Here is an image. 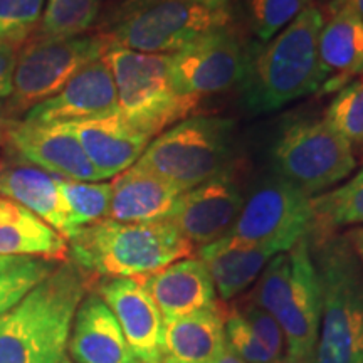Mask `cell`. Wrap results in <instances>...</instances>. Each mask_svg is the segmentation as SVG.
Wrapping results in <instances>:
<instances>
[{
  "label": "cell",
  "instance_id": "cell-1",
  "mask_svg": "<svg viewBox=\"0 0 363 363\" xmlns=\"http://www.w3.org/2000/svg\"><path fill=\"white\" fill-rule=\"evenodd\" d=\"M94 281L72 262H59L12 310L0 316V363H62L72 320Z\"/></svg>",
  "mask_w": 363,
  "mask_h": 363
},
{
  "label": "cell",
  "instance_id": "cell-2",
  "mask_svg": "<svg viewBox=\"0 0 363 363\" xmlns=\"http://www.w3.org/2000/svg\"><path fill=\"white\" fill-rule=\"evenodd\" d=\"M192 252L194 244L169 220L103 219L67 239V259L94 281L145 278Z\"/></svg>",
  "mask_w": 363,
  "mask_h": 363
},
{
  "label": "cell",
  "instance_id": "cell-3",
  "mask_svg": "<svg viewBox=\"0 0 363 363\" xmlns=\"http://www.w3.org/2000/svg\"><path fill=\"white\" fill-rule=\"evenodd\" d=\"M321 27L323 12L310 6L271 40L247 49L246 71L240 81L247 110L271 113L318 93Z\"/></svg>",
  "mask_w": 363,
  "mask_h": 363
},
{
  "label": "cell",
  "instance_id": "cell-4",
  "mask_svg": "<svg viewBox=\"0 0 363 363\" xmlns=\"http://www.w3.org/2000/svg\"><path fill=\"white\" fill-rule=\"evenodd\" d=\"M321 291L315 363H363V266L345 234L308 235Z\"/></svg>",
  "mask_w": 363,
  "mask_h": 363
},
{
  "label": "cell",
  "instance_id": "cell-5",
  "mask_svg": "<svg viewBox=\"0 0 363 363\" xmlns=\"http://www.w3.org/2000/svg\"><path fill=\"white\" fill-rule=\"evenodd\" d=\"M230 24L229 7L207 9L180 0H123L104 17L98 34L110 48L175 54L201 35Z\"/></svg>",
  "mask_w": 363,
  "mask_h": 363
},
{
  "label": "cell",
  "instance_id": "cell-6",
  "mask_svg": "<svg viewBox=\"0 0 363 363\" xmlns=\"http://www.w3.org/2000/svg\"><path fill=\"white\" fill-rule=\"evenodd\" d=\"M103 59L113 72L120 115L152 138L189 118L201 104L175 89L170 54L110 48Z\"/></svg>",
  "mask_w": 363,
  "mask_h": 363
},
{
  "label": "cell",
  "instance_id": "cell-7",
  "mask_svg": "<svg viewBox=\"0 0 363 363\" xmlns=\"http://www.w3.org/2000/svg\"><path fill=\"white\" fill-rule=\"evenodd\" d=\"M234 121L222 116H189L150 142L136 165L184 190L230 169Z\"/></svg>",
  "mask_w": 363,
  "mask_h": 363
},
{
  "label": "cell",
  "instance_id": "cell-8",
  "mask_svg": "<svg viewBox=\"0 0 363 363\" xmlns=\"http://www.w3.org/2000/svg\"><path fill=\"white\" fill-rule=\"evenodd\" d=\"M276 174L310 197L348 179L357 167L352 143L326 120H296L281 130L272 147Z\"/></svg>",
  "mask_w": 363,
  "mask_h": 363
},
{
  "label": "cell",
  "instance_id": "cell-9",
  "mask_svg": "<svg viewBox=\"0 0 363 363\" xmlns=\"http://www.w3.org/2000/svg\"><path fill=\"white\" fill-rule=\"evenodd\" d=\"M108 49L110 44L98 33L74 39H44L30 34L13 69L11 96L6 99L9 116L22 120L86 65L101 59Z\"/></svg>",
  "mask_w": 363,
  "mask_h": 363
},
{
  "label": "cell",
  "instance_id": "cell-10",
  "mask_svg": "<svg viewBox=\"0 0 363 363\" xmlns=\"http://www.w3.org/2000/svg\"><path fill=\"white\" fill-rule=\"evenodd\" d=\"M310 195L278 174L262 179L244 202L242 211L224 238L289 251L310 235L313 206Z\"/></svg>",
  "mask_w": 363,
  "mask_h": 363
},
{
  "label": "cell",
  "instance_id": "cell-11",
  "mask_svg": "<svg viewBox=\"0 0 363 363\" xmlns=\"http://www.w3.org/2000/svg\"><path fill=\"white\" fill-rule=\"evenodd\" d=\"M247 62L233 24L203 34L179 52L170 54V74L182 96L201 99L240 84Z\"/></svg>",
  "mask_w": 363,
  "mask_h": 363
},
{
  "label": "cell",
  "instance_id": "cell-12",
  "mask_svg": "<svg viewBox=\"0 0 363 363\" xmlns=\"http://www.w3.org/2000/svg\"><path fill=\"white\" fill-rule=\"evenodd\" d=\"M291 274L281 289L271 315L284 335L286 355L315 363L320 335L321 291L313 261L310 239L305 238L289 249Z\"/></svg>",
  "mask_w": 363,
  "mask_h": 363
},
{
  "label": "cell",
  "instance_id": "cell-13",
  "mask_svg": "<svg viewBox=\"0 0 363 363\" xmlns=\"http://www.w3.org/2000/svg\"><path fill=\"white\" fill-rule=\"evenodd\" d=\"M244 197L233 169L185 190L170 212L169 222L189 242L202 247L224 238L242 211Z\"/></svg>",
  "mask_w": 363,
  "mask_h": 363
},
{
  "label": "cell",
  "instance_id": "cell-14",
  "mask_svg": "<svg viewBox=\"0 0 363 363\" xmlns=\"http://www.w3.org/2000/svg\"><path fill=\"white\" fill-rule=\"evenodd\" d=\"M6 145L21 162L67 180L101 182L69 123L38 125L16 120Z\"/></svg>",
  "mask_w": 363,
  "mask_h": 363
},
{
  "label": "cell",
  "instance_id": "cell-15",
  "mask_svg": "<svg viewBox=\"0 0 363 363\" xmlns=\"http://www.w3.org/2000/svg\"><path fill=\"white\" fill-rule=\"evenodd\" d=\"M113 311L138 363L165 358V320L140 279H101L94 289Z\"/></svg>",
  "mask_w": 363,
  "mask_h": 363
},
{
  "label": "cell",
  "instance_id": "cell-16",
  "mask_svg": "<svg viewBox=\"0 0 363 363\" xmlns=\"http://www.w3.org/2000/svg\"><path fill=\"white\" fill-rule=\"evenodd\" d=\"M363 76V19L353 0H331L318 39V93H338Z\"/></svg>",
  "mask_w": 363,
  "mask_h": 363
},
{
  "label": "cell",
  "instance_id": "cell-17",
  "mask_svg": "<svg viewBox=\"0 0 363 363\" xmlns=\"http://www.w3.org/2000/svg\"><path fill=\"white\" fill-rule=\"evenodd\" d=\"M118 96L113 72L104 59L86 65L51 98L22 118L26 123L52 125L96 120L116 115Z\"/></svg>",
  "mask_w": 363,
  "mask_h": 363
},
{
  "label": "cell",
  "instance_id": "cell-18",
  "mask_svg": "<svg viewBox=\"0 0 363 363\" xmlns=\"http://www.w3.org/2000/svg\"><path fill=\"white\" fill-rule=\"evenodd\" d=\"M67 352L74 363H138L115 315L94 289L76 310Z\"/></svg>",
  "mask_w": 363,
  "mask_h": 363
},
{
  "label": "cell",
  "instance_id": "cell-19",
  "mask_svg": "<svg viewBox=\"0 0 363 363\" xmlns=\"http://www.w3.org/2000/svg\"><path fill=\"white\" fill-rule=\"evenodd\" d=\"M69 125L101 180L133 167L153 140L131 126L120 113Z\"/></svg>",
  "mask_w": 363,
  "mask_h": 363
},
{
  "label": "cell",
  "instance_id": "cell-20",
  "mask_svg": "<svg viewBox=\"0 0 363 363\" xmlns=\"http://www.w3.org/2000/svg\"><path fill=\"white\" fill-rule=\"evenodd\" d=\"M163 320L206 310L217 301L214 281L199 257H184L140 278Z\"/></svg>",
  "mask_w": 363,
  "mask_h": 363
},
{
  "label": "cell",
  "instance_id": "cell-21",
  "mask_svg": "<svg viewBox=\"0 0 363 363\" xmlns=\"http://www.w3.org/2000/svg\"><path fill=\"white\" fill-rule=\"evenodd\" d=\"M111 189L108 219L118 222L167 220L185 192L174 182L136 163L115 177Z\"/></svg>",
  "mask_w": 363,
  "mask_h": 363
},
{
  "label": "cell",
  "instance_id": "cell-22",
  "mask_svg": "<svg viewBox=\"0 0 363 363\" xmlns=\"http://www.w3.org/2000/svg\"><path fill=\"white\" fill-rule=\"evenodd\" d=\"M59 184L61 177L48 174L30 163L21 162L0 167V197L21 203L62 238L69 239L74 229Z\"/></svg>",
  "mask_w": 363,
  "mask_h": 363
},
{
  "label": "cell",
  "instance_id": "cell-23",
  "mask_svg": "<svg viewBox=\"0 0 363 363\" xmlns=\"http://www.w3.org/2000/svg\"><path fill=\"white\" fill-rule=\"evenodd\" d=\"M224 303L165 320V358L162 363H214L225 348Z\"/></svg>",
  "mask_w": 363,
  "mask_h": 363
},
{
  "label": "cell",
  "instance_id": "cell-24",
  "mask_svg": "<svg viewBox=\"0 0 363 363\" xmlns=\"http://www.w3.org/2000/svg\"><path fill=\"white\" fill-rule=\"evenodd\" d=\"M197 254L211 272L219 298L222 301H230L256 283L267 262L279 251L271 246L235 242L220 238L216 242L199 247Z\"/></svg>",
  "mask_w": 363,
  "mask_h": 363
},
{
  "label": "cell",
  "instance_id": "cell-25",
  "mask_svg": "<svg viewBox=\"0 0 363 363\" xmlns=\"http://www.w3.org/2000/svg\"><path fill=\"white\" fill-rule=\"evenodd\" d=\"M0 256L67 261V239L11 199L0 197Z\"/></svg>",
  "mask_w": 363,
  "mask_h": 363
},
{
  "label": "cell",
  "instance_id": "cell-26",
  "mask_svg": "<svg viewBox=\"0 0 363 363\" xmlns=\"http://www.w3.org/2000/svg\"><path fill=\"white\" fill-rule=\"evenodd\" d=\"M310 235L335 234L348 225H363V167L347 184L311 199Z\"/></svg>",
  "mask_w": 363,
  "mask_h": 363
},
{
  "label": "cell",
  "instance_id": "cell-27",
  "mask_svg": "<svg viewBox=\"0 0 363 363\" xmlns=\"http://www.w3.org/2000/svg\"><path fill=\"white\" fill-rule=\"evenodd\" d=\"M101 0H45L34 35L44 39H74L96 26Z\"/></svg>",
  "mask_w": 363,
  "mask_h": 363
},
{
  "label": "cell",
  "instance_id": "cell-28",
  "mask_svg": "<svg viewBox=\"0 0 363 363\" xmlns=\"http://www.w3.org/2000/svg\"><path fill=\"white\" fill-rule=\"evenodd\" d=\"M61 192L69 211L74 233L81 227L108 219L111 203V184L61 179Z\"/></svg>",
  "mask_w": 363,
  "mask_h": 363
},
{
  "label": "cell",
  "instance_id": "cell-29",
  "mask_svg": "<svg viewBox=\"0 0 363 363\" xmlns=\"http://www.w3.org/2000/svg\"><path fill=\"white\" fill-rule=\"evenodd\" d=\"M310 6L311 0H246L249 27L261 43H267Z\"/></svg>",
  "mask_w": 363,
  "mask_h": 363
},
{
  "label": "cell",
  "instance_id": "cell-30",
  "mask_svg": "<svg viewBox=\"0 0 363 363\" xmlns=\"http://www.w3.org/2000/svg\"><path fill=\"white\" fill-rule=\"evenodd\" d=\"M325 120L352 145L363 143V76L350 81L335 94Z\"/></svg>",
  "mask_w": 363,
  "mask_h": 363
},
{
  "label": "cell",
  "instance_id": "cell-31",
  "mask_svg": "<svg viewBox=\"0 0 363 363\" xmlns=\"http://www.w3.org/2000/svg\"><path fill=\"white\" fill-rule=\"evenodd\" d=\"M59 262L30 257L22 264L0 272V316L12 310L39 283L56 269Z\"/></svg>",
  "mask_w": 363,
  "mask_h": 363
},
{
  "label": "cell",
  "instance_id": "cell-32",
  "mask_svg": "<svg viewBox=\"0 0 363 363\" xmlns=\"http://www.w3.org/2000/svg\"><path fill=\"white\" fill-rule=\"evenodd\" d=\"M225 345L246 363H272L278 358L267 350L261 338L254 333L246 318L240 315L238 308L227 311L225 316Z\"/></svg>",
  "mask_w": 363,
  "mask_h": 363
},
{
  "label": "cell",
  "instance_id": "cell-33",
  "mask_svg": "<svg viewBox=\"0 0 363 363\" xmlns=\"http://www.w3.org/2000/svg\"><path fill=\"white\" fill-rule=\"evenodd\" d=\"M45 0H0V35L34 33Z\"/></svg>",
  "mask_w": 363,
  "mask_h": 363
},
{
  "label": "cell",
  "instance_id": "cell-34",
  "mask_svg": "<svg viewBox=\"0 0 363 363\" xmlns=\"http://www.w3.org/2000/svg\"><path fill=\"white\" fill-rule=\"evenodd\" d=\"M238 310L240 315L246 318V321L251 325L254 333L261 338V342L266 345L274 358H281L284 355V335L283 330L274 316L261 306L254 305L252 301H244Z\"/></svg>",
  "mask_w": 363,
  "mask_h": 363
},
{
  "label": "cell",
  "instance_id": "cell-35",
  "mask_svg": "<svg viewBox=\"0 0 363 363\" xmlns=\"http://www.w3.org/2000/svg\"><path fill=\"white\" fill-rule=\"evenodd\" d=\"M345 235H347V239L350 240L353 251H355L358 259H360L362 266H363V225L353 227V229L348 230Z\"/></svg>",
  "mask_w": 363,
  "mask_h": 363
},
{
  "label": "cell",
  "instance_id": "cell-36",
  "mask_svg": "<svg viewBox=\"0 0 363 363\" xmlns=\"http://www.w3.org/2000/svg\"><path fill=\"white\" fill-rule=\"evenodd\" d=\"M13 121L16 120H12V118L9 116L6 99H0V147H2V145H6L7 133H9V130H11V125L13 123Z\"/></svg>",
  "mask_w": 363,
  "mask_h": 363
},
{
  "label": "cell",
  "instance_id": "cell-37",
  "mask_svg": "<svg viewBox=\"0 0 363 363\" xmlns=\"http://www.w3.org/2000/svg\"><path fill=\"white\" fill-rule=\"evenodd\" d=\"M30 257H21V256H0V272H6L12 267L22 264Z\"/></svg>",
  "mask_w": 363,
  "mask_h": 363
},
{
  "label": "cell",
  "instance_id": "cell-38",
  "mask_svg": "<svg viewBox=\"0 0 363 363\" xmlns=\"http://www.w3.org/2000/svg\"><path fill=\"white\" fill-rule=\"evenodd\" d=\"M180 2L194 4V6H201L207 9H224L229 7L230 0H180Z\"/></svg>",
  "mask_w": 363,
  "mask_h": 363
},
{
  "label": "cell",
  "instance_id": "cell-39",
  "mask_svg": "<svg viewBox=\"0 0 363 363\" xmlns=\"http://www.w3.org/2000/svg\"><path fill=\"white\" fill-rule=\"evenodd\" d=\"M214 363H246V362L240 360V358L235 355V353L230 352L229 348H227V345H225V348H224V350H222L220 355L216 358Z\"/></svg>",
  "mask_w": 363,
  "mask_h": 363
},
{
  "label": "cell",
  "instance_id": "cell-40",
  "mask_svg": "<svg viewBox=\"0 0 363 363\" xmlns=\"http://www.w3.org/2000/svg\"><path fill=\"white\" fill-rule=\"evenodd\" d=\"M272 363H313V362H305V360H298V358H293L289 355H283L278 360H274Z\"/></svg>",
  "mask_w": 363,
  "mask_h": 363
},
{
  "label": "cell",
  "instance_id": "cell-41",
  "mask_svg": "<svg viewBox=\"0 0 363 363\" xmlns=\"http://www.w3.org/2000/svg\"><path fill=\"white\" fill-rule=\"evenodd\" d=\"M11 91H12L11 86L0 83V99H7L9 96H11Z\"/></svg>",
  "mask_w": 363,
  "mask_h": 363
},
{
  "label": "cell",
  "instance_id": "cell-42",
  "mask_svg": "<svg viewBox=\"0 0 363 363\" xmlns=\"http://www.w3.org/2000/svg\"><path fill=\"white\" fill-rule=\"evenodd\" d=\"M353 2H355L357 11L360 12V16H362V19H363V0H353Z\"/></svg>",
  "mask_w": 363,
  "mask_h": 363
},
{
  "label": "cell",
  "instance_id": "cell-43",
  "mask_svg": "<svg viewBox=\"0 0 363 363\" xmlns=\"http://www.w3.org/2000/svg\"><path fill=\"white\" fill-rule=\"evenodd\" d=\"M62 363H74V362H72L71 358H67V357H66V358H65V362H62Z\"/></svg>",
  "mask_w": 363,
  "mask_h": 363
},
{
  "label": "cell",
  "instance_id": "cell-44",
  "mask_svg": "<svg viewBox=\"0 0 363 363\" xmlns=\"http://www.w3.org/2000/svg\"><path fill=\"white\" fill-rule=\"evenodd\" d=\"M320 2H325V4H328V2H331V0H320Z\"/></svg>",
  "mask_w": 363,
  "mask_h": 363
}]
</instances>
